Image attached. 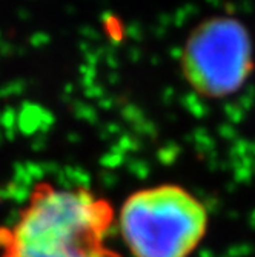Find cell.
Masks as SVG:
<instances>
[{
    "label": "cell",
    "mask_w": 255,
    "mask_h": 257,
    "mask_svg": "<svg viewBox=\"0 0 255 257\" xmlns=\"http://www.w3.org/2000/svg\"><path fill=\"white\" fill-rule=\"evenodd\" d=\"M117 220L132 257H191L207 232L209 213L189 190L161 183L129 194Z\"/></svg>",
    "instance_id": "2"
},
{
    "label": "cell",
    "mask_w": 255,
    "mask_h": 257,
    "mask_svg": "<svg viewBox=\"0 0 255 257\" xmlns=\"http://www.w3.org/2000/svg\"><path fill=\"white\" fill-rule=\"evenodd\" d=\"M181 73L200 96L220 99L234 94L247 80L253 60L246 27L232 17H211L184 42Z\"/></svg>",
    "instance_id": "3"
},
{
    "label": "cell",
    "mask_w": 255,
    "mask_h": 257,
    "mask_svg": "<svg viewBox=\"0 0 255 257\" xmlns=\"http://www.w3.org/2000/svg\"><path fill=\"white\" fill-rule=\"evenodd\" d=\"M117 214L83 186L37 183L11 225L0 226V257H122L106 245Z\"/></svg>",
    "instance_id": "1"
}]
</instances>
